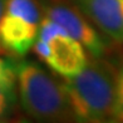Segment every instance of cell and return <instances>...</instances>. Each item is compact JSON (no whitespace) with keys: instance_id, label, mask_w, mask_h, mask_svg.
Here are the masks:
<instances>
[{"instance_id":"1","label":"cell","mask_w":123,"mask_h":123,"mask_svg":"<svg viewBox=\"0 0 123 123\" xmlns=\"http://www.w3.org/2000/svg\"><path fill=\"white\" fill-rule=\"evenodd\" d=\"M117 70L103 58L88 60L80 73L63 82L74 119L108 122L113 119Z\"/></svg>"},{"instance_id":"2","label":"cell","mask_w":123,"mask_h":123,"mask_svg":"<svg viewBox=\"0 0 123 123\" xmlns=\"http://www.w3.org/2000/svg\"><path fill=\"white\" fill-rule=\"evenodd\" d=\"M15 69L19 100L28 116L45 122L74 119L63 82L34 62H20Z\"/></svg>"},{"instance_id":"3","label":"cell","mask_w":123,"mask_h":123,"mask_svg":"<svg viewBox=\"0 0 123 123\" xmlns=\"http://www.w3.org/2000/svg\"><path fill=\"white\" fill-rule=\"evenodd\" d=\"M43 15L59 24L65 33L79 42L93 58H103L109 50L108 42L97 31L79 8L59 0H39Z\"/></svg>"},{"instance_id":"4","label":"cell","mask_w":123,"mask_h":123,"mask_svg":"<svg viewBox=\"0 0 123 123\" xmlns=\"http://www.w3.org/2000/svg\"><path fill=\"white\" fill-rule=\"evenodd\" d=\"M45 43L48 50L43 62L60 77L72 78L87 65L88 58L84 47L67 33L54 35Z\"/></svg>"},{"instance_id":"5","label":"cell","mask_w":123,"mask_h":123,"mask_svg":"<svg viewBox=\"0 0 123 123\" xmlns=\"http://www.w3.org/2000/svg\"><path fill=\"white\" fill-rule=\"evenodd\" d=\"M87 18L114 43H123V0H75Z\"/></svg>"},{"instance_id":"6","label":"cell","mask_w":123,"mask_h":123,"mask_svg":"<svg viewBox=\"0 0 123 123\" xmlns=\"http://www.w3.org/2000/svg\"><path fill=\"white\" fill-rule=\"evenodd\" d=\"M16 98V69L10 59L0 57V121L13 111Z\"/></svg>"},{"instance_id":"7","label":"cell","mask_w":123,"mask_h":123,"mask_svg":"<svg viewBox=\"0 0 123 123\" xmlns=\"http://www.w3.org/2000/svg\"><path fill=\"white\" fill-rule=\"evenodd\" d=\"M113 122H123V63L117 70L116 102L113 112Z\"/></svg>"},{"instance_id":"8","label":"cell","mask_w":123,"mask_h":123,"mask_svg":"<svg viewBox=\"0 0 123 123\" xmlns=\"http://www.w3.org/2000/svg\"><path fill=\"white\" fill-rule=\"evenodd\" d=\"M5 5H6V0H0V20H1V16H3V14H4ZM0 53H3V52H1V48H0Z\"/></svg>"}]
</instances>
